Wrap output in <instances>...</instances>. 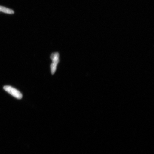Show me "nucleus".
Returning a JSON list of instances; mask_svg holds the SVG:
<instances>
[{"instance_id": "1", "label": "nucleus", "mask_w": 154, "mask_h": 154, "mask_svg": "<svg viewBox=\"0 0 154 154\" xmlns=\"http://www.w3.org/2000/svg\"><path fill=\"white\" fill-rule=\"evenodd\" d=\"M3 89L17 99H20L22 98V94L18 90L10 86H5L3 87Z\"/></svg>"}, {"instance_id": "2", "label": "nucleus", "mask_w": 154, "mask_h": 154, "mask_svg": "<svg viewBox=\"0 0 154 154\" xmlns=\"http://www.w3.org/2000/svg\"><path fill=\"white\" fill-rule=\"evenodd\" d=\"M51 58L52 60V63L57 65L59 61V54L58 53L52 54Z\"/></svg>"}, {"instance_id": "3", "label": "nucleus", "mask_w": 154, "mask_h": 154, "mask_svg": "<svg viewBox=\"0 0 154 154\" xmlns=\"http://www.w3.org/2000/svg\"><path fill=\"white\" fill-rule=\"evenodd\" d=\"M0 11L7 14H13L14 13V11L12 10L7 8L0 6Z\"/></svg>"}, {"instance_id": "4", "label": "nucleus", "mask_w": 154, "mask_h": 154, "mask_svg": "<svg viewBox=\"0 0 154 154\" xmlns=\"http://www.w3.org/2000/svg\"><path fill=\"white\" fill-rule=\"evenodd\" d=\"M57 65L54 63H52L51 65V70L52 74H55L56 71L57 70Z\"/></svg>"}]
</instances>
